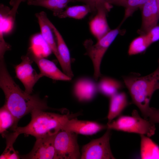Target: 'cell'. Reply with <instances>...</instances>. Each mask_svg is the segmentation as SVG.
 Here are the masks:
<instances>
[{"label":"cell","mask_w":159,"mask_h":159,"mask_svg":"<svg viewBox=\"0 0 159 159\" xmlns=\"http://www.w3.org/2000/svg\"><path fill=\"white\" fill-rule=\"evenodd\" d=\"M0 87L5 95L4 105L14 116L17 125L20 119L33 111L49 109L45 100L27 93L16 83L7 69L4 57H0Z\"/></svg>","instance_id":"obj_1"},{"label":"cell","mask_w":159,"mask_h":159,"mask_svg":"<svg viewBox=\"0 0 159 159\" xmlns=\"http://www.w3.org/2000/svg\"><path fill=\"white\" fill-rule=\"evenodd\" d=\"M42 110H35L31 113V119L26 125L17 127L13 131L20 135H31L36 139L46 137L57 134L62 129L70 117L48 112Z\"/></svg>","instance_id":"obj_2"},{"label":"cell","mask_w":159,"mask_h":159,"mask_svg":"<svg viewBox=\"0 0 159 159\" xmlns=\"http://www.w3.org/2000/svg\"><path fill=\"white\" fill-rule=\"evenodd\" d=\"M157 69L143 77L124 76L123 79L133 103L139 108L145 118L150 108V102L154 92L159 89V60Z\"/></svg>","instance_id":"obj_3"},{"label":"cell","mask_w":159,"mask_h":159,"mask_svg":"<svg viewBox=\"0 0 159 159\" xmlns=\"http://www.w3.org/2000/svg\"><path fill=\"white\" fill-rule=\"evenodd\" d=\"M107 128L129 133L144 135L150 137L155 133V124L142 118L138 112L133 110L131 116L121 115L116 120L107 123Z\"/></svg>","instance_id":"obj_4"},{"label":"cell","mask_w":159,"mask_h":159,"mask_svg":"<svg viewBox=\"0 0 159 159\" xmlns=\"http://www.w3.org/2000/svg\"><path fill=\"white\" fill-rule=\"evenodd\" d=\"M120 26V25L116 28L111 30L95 44H93L90 39H87L84 42L86 54L90 58L93 64L94 76L96 80L101 75L100 66L102 58L109 47L121 32Z\"/></svg>","instance_id":"obj_5"},{"label":"cell","mask_w":159,"mask_h":159,"mask_svg":"<svg viewBox=\"0 0 159 159\" xmlns=\"http://www.w3.org/2000/svg\"><path fill=\"white\" fill-rule=\"evenodd\" d=\"M77 135L62 130L56 134L54 143L57 159L81 158Z\"/></svg>","instance_id":"obj_6"},{"label":"cell","mask_w":159,"mask_h":159,"mask_svg":"<svg viewBox=\"0 0 159 159\" xmlns=\"http://www.w3.org/2000/svg\"><path fill=\"white\" fill-rule=\"evenodd\" d=\"M110 130L107 129L101 137L85 145L81 150V159H114L110 148Z\"/></svg>","instance_id":"obj_7"},{"label":"cell","mask_w":159,"mask_h":159,"mask_svg":"<svg viewBox=\"0 0 159 159\" xmlns=\"http://www.w3.org/2000/svg\"><path fill=\"white\" fill-rule=\"evenodd\" d=\"M21 59V62L15 67L16 75L23 85L25 91L31 94L35 84L43 76L32 68L31 64L33 61L28 53Z\"/></svg>","instance_id":"obj_8"},{"label":"cell","mask_w":159,"mask_h":159,"mask_svg":"<svg viewBox=\"0 0 159 159\" xmlns=\"http://www.w3.org/2000/svg\"><path fill=\"white\" fill-rule=\"evenodd\" d=\"M112 6L106 2L99 3L96 6V14L90 21L89 26L92 34L97 40L111 30L107 21V15Z\"/></svg>","instance_id":"obj_9"},{"label":"cell","mask_w":159,"mask_h":159,"mask_svg":"<svg viewBox=\"0 0 159 159\" xmlns=\"http://www.w3.org/2000/svg\"><path fill=\"white\" fill-rule=\"evenodd\" d=\"M55 135L36 139L31 151L20 157L25 159H57L54 143Z\"/></svg>","instance_id":"obj_10"},{"label":"cell","mask_w":159,"mask_h":159,"mask_svg":"<svg viewBox=\"0 0 159 159\" xmlns=\"http://www.w3.org/2000/svg\"><path fill=\"white\" fill-rule=\"evenodd\" d=\"M28 53L37 65L43 76L57 80L68 81L71 80V78L60 70L52 61L35 53L32 49H29Z\"/></svg>","instance_id":"obj_11"},{"label":"cell","mask_w":159,"mask_h":159,"mask_svg":"<svg viewBox=\"0 0 159 159\" xmlns=\"http://www.w3.org/2000/svg\"><path fill=\"white\" fill-rule=\"evenodd\" d=\"M106 125L96 122L69 119L63 125L61 130L73 132L77 134L92 135L105 128Z\"/></svg>","instance_id":"obj_12"},{"label":"cell","mask_w":159,"mask_h":159,"mask_svg":"<svg viewBox=\"0 0 159 159\" xmlns=\"http://www.w3.org/2000/svg\"><path fill=\"white\" fill-rule=\"evenodd\" d=\"M142 21L138 32L145 34L158 24L159 20V9L156 0H148L141 9Z\"/></svg>","instance_id":"obj_13"},{"label":"cell","mask_w":159,"mask_h":159,"mask_svg":"<svg viewBox=\"0 0 159 159\" xmlns=\"http://www.w3.org/2000/svg\"><path fill=\"white\" fill-rule=\"evenodd\" d=\"M45 18L46 21L52 29L56 39L57 50L61 59L59 64L63 72L72 78L73 74L71 68L70 54L69 49L62 35L48 18L47 15Z\"/></svg>","instance_id":"obj_14"},{"label":"cell","mask_w":159,"mask_h":159,"mask_svg":"<svg viewBox=\"0 0 159 159\" xmlns=\"http://www.w3.org/2000/svg\"><path fill=\"white\" fill-rule=\"evenodd\" d=\"M46 15L45 12L42 11L36 13L35 16L37 19L41 34L43 39L60 63L61 59L58 51L57 44L54 39L52 29L46 20L45 17Z\"/></svg>","instance_id":"obj_15"},{"label":"cell","mask_w":159,"mask_h":159,"mask_svg":"<svg viewBox=\"0 0 159 159\" xmlns=\"http://www.w3.org/2000/svg\"><path fill=\"white\" fill-rule=\"evenodd\" d=\"M97 87L92 80L87 78L80 79L75 83L74 88V94L80 101L91 100L94 97Z\"/></svg>","instance_id":"obj_16"},{"label":"cell","mask_w":159,"mask_h":159,"mask_svg":"<svg viewBox=\"0 0 159 159\" xmlns=\"http://www.w3.org/2000/svg\"><path fill=\"white\" fill-rule=\"evenodd\" d=\"M110 97L107 123L120 115L128 104L127 95L124 92H118Z\"/></svg>","instance_id":"obj_17"},{"label":"cell","mask_w":159,"mask_h":159,"mask_svg":"<svg viewBox=\"0 0 159 159\" xmlns=\"http://www.w3.org/2000/svg\"><path fill=\"white\" fill-rule=\"evenodd\" d=\"M140 136V156L141 159H159V146L150 137Z\"/></svg>","instance_id":"obj_18"},{"label":"cell","mask_w":159,"mask_h":159,"mask_svg":"<svg viewBox=\"0 0 159 159\" xmlns=\"http://www.w3.org/2000/svg\"><path fill=\"white\" fill-rule=\"evenodd\" d=\"M74 0H34L27 3L29 5L40 6L52 11L56 16L67 7L68 4Z\"/></svg>","instance_id":"obj_19"},{"label":"cell","mask_w":159,"mask_h":159,"mask_svg":"<svg viewBox=\"0 0 159 159\" xmlns=\"http://www.w3.org/2000/svg\"><path fill=\"white\" fill-rule=\"evenodd\" d=\"M91 12L92 11L90 8L86 4L76 5L67 7L65 10L56 16L60 18L68 17L80 19Z\"/></svg>","instance_id":"obj_20"},{"label":"cell","mask_w":159,"mask_h":159,"mask_svg":"<svg viewBox=\"0 0 159 159\" xmlns=\"http://www.w3.org/2000/svg\"><path fill=\"white\" fill-rule=\"evenodd\" d=\"M122 87V84L120 81L111 78L104 77L100 81L98 88L103 95L110 97L118 92Z\"/></svg>","instance_id":"obj_21"},{"label":"cell","mask_w":159,"mask_h":159,"mask_svg":"<svg viewBox=\"0 0 159 159\" xmlns=\"http://www.w3.org/2000/svg\"><path fill=\"white\" fill-rule=\"evenodd\" d=\"M8 133L6 132L2 136L6 138V146L4 151L0 156V159H19L20 157L17 152L13 147V144L20 135L15 131Z\"/></svg>","instance_id":"obj_22"},{"label":"cell","mask_w":159,"mask_h":159,"mask_svg":"<svg viewBox=\"0 0 159 159\" xmlns=\"http://www.w3.org/2000/svg\"><path fill=\"white\" fill-rule=\"evenodd\" d=\"M17 127L14 116L4 104L0 109V134L3 136L8 129L13 130Z\"/></svg>","instance_id":"obj_23"},{"label":"cell","mask_w":159,"mask_h":159,"mask_svg":"<svg viewBox=\"0 0 159 159\" xmlns=\"http://www.w3.org/2000/svg\"><path fill=\"white\" fill-rule=\"evenodd\" d=\"M151 45L145 34H140L130 43L128 53L131 56L143 53Z\"/></svg>","instance_id":"obj_24"},{"label":"cell","mask_w":159,"mask_h":159,"mask_svg":"<svg viewBox=\"0 0 159 159\" xmlns=\"http://www.w3.org/2000/svg\"><path fill=\"white\" fill-rule=\"evenodd\" d=\"M148 0H123L119 2L117 6L125 8L124 16L120 25L129 17L131 16L138 9H141Z\"/></svg>","instance_id":"obj_25"},{"label":"cell","mask_w":159,"mask_h":159,"mask_svg":"<svg viewBox=\"0 0 159 159\" xmlns=\"http://www.w3.org/2000/svg\"><path fill=\"white\" fill-rule=\"evenodd\" d=\"M145 34L151 44L159 40V24L152 28Z\"/></svg>","instance_id":"obj_26"},{"label":"cell","mask_w":159,"mask_h":159,"mask_svg":"<svg viewBox=\"0 0 159 159\" xmlns=\"http://www.w3.org/2000/svg\"><path fill=\"white\" fill-rule=\"evenodd\" d=\"M147 118L153 123H159V109L150 107L145 118Z\"/></svg>","instance_id":"obj_27"},{"label":"cell","mask_w":159,"mask_h":159,"mask_svg":"<svg viewBox=\"0 0 159 159\" xmlns=\"http://www.w3.org/2000/svg\"><path fill=\"white\" fill-rule=\"evenodd\" d=\"M27 0H11L10 4L12 6L8 14L9 17L13 21H14L16 13L19 5L21 2Z\"/></svg>","instance_id":"obj_28"},{"label":"cell","mask_w":159,"mask_h":159,"mask_svg":"<svg viewBox=\"0 0 159 159\" xmlns=\"http://www.w3.org/2000/svg\"><path fill=\"white\" fill-rule=\"evenodd\" d=\"M105 0H74L77 1L83 2L85 4L88 5L90 8L92 12L96 11L95 6L98 3L105 2Z\"/></svg>","instance_id":"obj_29"},{"label":"cell","mask_w":159,"mask_h":159,"mask_svg":"<svg viewBox=\"0 0 159 159\" xmlns=\"http://www.w3.org/2000/svg\"><path fill=\"white\" fill-rule=\"evenodd\" d=\"M123 0H105V2L112 5H117V4Z\"/></svg>","instance_id":"obj_30"},{"label":"cell","mask_w":159,"mask_h":159,"mask_svg":"<svg viewBox=\"0 0 159 159\" xmlns=\"http://www.w3.org/2000/svg\"><path fill=\"white\" fill-rule=\"evenodd\" d=\"M156 1L159 9V0H156Z\"/></svg>","instance_id":"obj_31"},{"label":"cell","mask_w":159,"mask_h":159,"mask_svg":"<svg viewBox=\"0 0 159 159\" xmlns=\"http://www.w3.org/2000/svg\"><path fill=\"white\" fill-rule=\"evenodd\" d=\"M34 0H27L26 1H27V3L29 2H31V1H32Z\"/></svg>","instance_id":"obj_32"}]
</instances>
